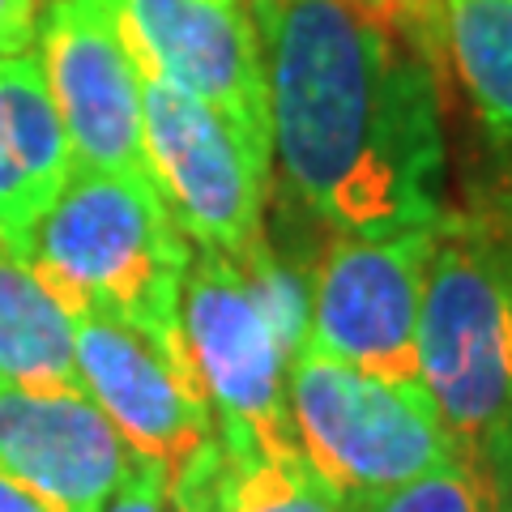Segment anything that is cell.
<instances>
[{
  "instance_id": "obj_4",
  "label": "cell",
  "mask_w": 512,
  "mask_h": 512,
  "mask_svg": "<svg viewBox=\"0 0 512 512\" xmlns=\"http://www.w3.org/2000/svg\"><path fill=\"white\" fill-rule=\"evenodd\" d=\"M286 419L303 461L346 504L461 453L423 380L363 372L308 342L286 367Z\"/></svg>"
},
{
  "instance_id": "obj_21",
  "label": "cell",
  "mask_w": 512,
  "mask_h": 512,
  "mask_svg": "<svg viewBox=\"0 0 512 512\" xmlns=\"http://www.w3.org/2000/svg\"><path fill=\"white\" fill-rule=\"evenodd\" d=\"M0 512H64V508L39 495L35 487H26L9 470H0Z\"/></svg>"
},
{
  "instance_id": "obj_17",
  "label": "cell",
  "mask_w": 512,
  "mask_h": 512,
  "mask_svg": "<svg viewBox=\"0 0 512 512\" xmlns=\"http://www.w3.org/2000/svg\"><path fill=\"white\" fill-rule=\"evenodd\" d=\"M222 440L214 436L205 448H197L167 483V512H222Z\"/></svg>"
},
{
  "instance_id": "obj_16",
  "label": "cell",
  "mask_w": 512,
  "mask_h": 512,
  "mask_svg": "<svg viewBox=\"0 0 512 512\" xmlns=\"http://www.w3.org/2000/svg\"><path fill=\"white\" fill-rule=\"evenodd\" d=\"M350 512H500V504L483 461L453 453L440 466L414 474L410 483L363 495L350 504Z\"/></svg>"
},
{
  "instance_id": "obj_19",
  "label": "cell",
  "mask_w": 512,
  "mask_h": 512,
  "mask_svg": "<svg viewBox=\"0 0 512 512\" xmlns=\"http://www.w3.org/2000/svg\"><path fill=\"white\" fill-rule=\"evenodd\" d=\"M43 0H0V56H18L35 47Z\"/></svg>"
},
{
  "instance_id": "obj_5",
  "label": "cell",
  "mask_w": 512,
  "mask_h": 512,
  "mask_svg": "<svg viewBox=\"0 0 512 512\" xmlns=\"http://www.w3.org/2000/svg\"><path fill=\"white\" fill-rule=\"evenodd\" d=\"M141 146L154 188L197 248L244 261L265 244L274 158L188 90L141 73Z\"/></svg>"
},
{
  "instance_id": "obj_7",
  "label": "cell",
  "mask_w": 512,
  "mask_h": 512,
  "mask_svg": "<svg viewBox=\"0 0 512 512\" xmlns=\"http://www.w3.org/2000/svg\"><path fill=\"white\" fill-rule=\"evenodd\" d=\"M436 222L397 235H338L308 282L303 342L389 380H423L419 308Z\"/></svg>"
},
{
  "instance_id": "obj_15",
  "label": "cell",
  "mask_w": 512,
  "mask_h": 512,
  "mask_svg": "<svg viewBox=\"0 0 512 512\" xmlns=\"http://www.w3.org/2000/svg\"><path fill=\"white\" fill-rule=\"evenodd\" d=\"M222 512H350L295 444L222 440Z\"/></svg>"
},
{
  "instance_id": "obj_13",
  "label": "cell",
  "mask_w": 512,
  "mask_h": 512,
  "mask_svg": "<svg viewBox=\"0 0 512 512\" xmlns=\"http://www.w3.org/2000/svg\"><path fill=\"white\" fill-rule=\"evenodd\" d=\"M0 380L22 389H82L69 308L5 244H0Z\"/></svg>"
},
{
  "instance_id": "obj_9",
  "label": "cell",
  "mask_w": 512,
  "mask_h": 512,
  "mask_svg": "<svg viewBox=\"0 0 512 512\" xmlns=\"http://www.w3.org/2000/svg\"><path fill=\"white\" fill-rule=\"evenodd\" d=\"M35 43L73 163L150 175L141 146V73L103 0H43Z\"/></svg>"
},
{
  "instance_id": "obj_18",
  "label": "cell",
  "mask_w": 512,
  "mask_h": 512,
  "mask_svg": "<svg viewBox=\"0 0 512 512\" xmlns=\"http://www.w3.org/2000/svg\"><path fill=\"white\" fill-rule=\"evenodd\" d=\"M167 483H171V470L163 461L133 453V466L120 478V487L111 491L103 512H167Z\"/></svg>"
},
{
  "instance_id": "obj_20",
  "label": "cell",
  "mask_w": 512,
  "mask_h": 512,
  "mask_svg": "<svg viewBox=\"0 0 512 512\" xmlns=\"http://www.w3.org/2000/svg\"><path fill=\"white\" fill-rule=\"evenodd\" d=\"M487 474H491L500 512H512V423L504 427V436L487 448Z\"/></svg>"
},
{
  "instance_id": "obj_12",
  "label": "cell",
  "mask_w": 512,
  "mask_h": 512,
  "mask_svg": "<svg viewBox=\"0 0 512 512\" xmlns=\"http://www.w3.org/2000/svg\"><path fill=\"white\" fill-rule=\"evenodd\" d=\"M73 167V146L39 56H0V244L13 256H22Z\"/></svg>"
},
{
  "instance_id": "obj_22",
  "label": "cell",
  "mask_w": 512,
  "mask_h": 512,
  "mask_svg": "<svg viewBox=\"0 0 512 512\" xmlns=\"http://www.w3.org/2000/svg\"><path fill=\"white\" fill-rule=\"evenodd\" d=\"M372 5H384V9H402V13H419V18H440V13H423V9H410L402 0H372Z\"/></svg>"
},
{
  "instance_id": "obj_11",
  "label": "cell",
  "mask_w": 512,
  "mask_h": 512,
  "mask_svg": "<svg viewBox=\"0 0 512 512\" xmlns=\"http://www.w3.org/2000/svg\"><path fill=\"white\" fill-rule=\"evenodd\" d=\"M133 448L86 389H22L0 380V470L64 512H103Z\"/></svg>"
},
{
  "instance_id": "obj_8",
  "label": "cell",
  "mask_w": 512,
  "mask_h": 512,
  "mask_svg": "<svg viewBox=\"0 0 512 512\" xmlns=\"http://www.w3.org/2000/svg\"><path fill=\"white\" fill-rule=\"evenodd\" d=\"M137 73L163 77L222 111L265 158L269 86L252 9L239 0H103Z\"/></svg>"
},
{
  "instance_id": "obj_6",
  "label": "cell",
  "mask_w": 512,
  "mask_h": 512,
  "mask_svg": "<svg viewBox=\"0 0 512 512\" xmlns=\"http://www.w3.org/2000/svg\"><path fill=\"white\" fill-rule=\"evenodd\" d=\"M180 333L218 440L295 444L286 419V367L295 355L231 256L192 244Z\"/></svg>"
},
{
  "instance_id": "obj_1",
  "label": "cell",
  "mask_w": 512,
  "mask_h": 512,
  "mask_svg": "<svg viewBox=\"0 0 512 512\" xmlns=\"http://www.w3.org/2000/svg\"><path fill=\"white\" fill-rule=\"evenodd\" d=\"M282 180L333 235L444 214L440 18L372 0H248Z\"/></svg>"
},
{
  "instance_id": "obj_14",
  "label": "cell",
  "mask_w": 512,
  "mask_h": 512,
  "mask_svg": "<svg viewBox=\"0 0 512 512\" xmlns=\"http://www.w3.org/2000/svg\"><path fill=\"white\" fill-rule=\"evenodd\" d=\"M436 13L474 111L512 150V0H436Z\"/></svg>"
},
{
  "instance_id": "obj_23",
  "label": "cell",
  "mask_w": 512,
  "mask_h": 512,
  "mask_svg": "<svg viewBox=\"0 0 512 512\" xmlns=\"http://www.w3.org/2000/svg\"><path fill=\"white\" fill-rule=\"evenodd\" d=\"M410 9H423V13H436V0H402Z\"/></svg>"
},
{
  "instance_id": "obj_2",
  "label": "cell",
  "mask_w": 512,
  "mask_h": 512,
  "mask_svg": "<svg viewBox=\"0 0 512 512\" xmlns=\"http://www.w3.org/2000/svg\"><path fill=\"white\" fill-rule=\"evenodd\" d=\"M22 261L69 316L120 320L192 376L180 333L192 239L150 175L73 167L69 184L30 231Z\"/></svg>"
},
{
  "instance_id": "obj_3",
  "label": "cell",
  "mask_w": 512,
  "mask_h": 512,
  "mask_svg": "<svg viewBox=\"0 0 512 512\" xmlns=\"http://www.w3.org/2000/svg\"><path fill=\"white\" fill-rule=\"evenodd\" d=\"M419 372L448 436L487 466L512 423V188L444 205L423 278Z\"/></svg>"
},
{
  "instance_id": "obj_10",
  "label": "cell",
  "mask_w": 512,
  "mask_h": 512,
  "mask_svg": "<svg viewBox=\"0 0 512 512\" xmlns=\"http://www.w3.org/2000/svg\"><path fill=\"white\" fill-rule=\"evenodd\" d=\"M73 350L82 389L116 423L133 453L163 461L175 474L218 436L201 384L120 320L90 312L73 316Z\"/></svg>"
}]
</instances>
